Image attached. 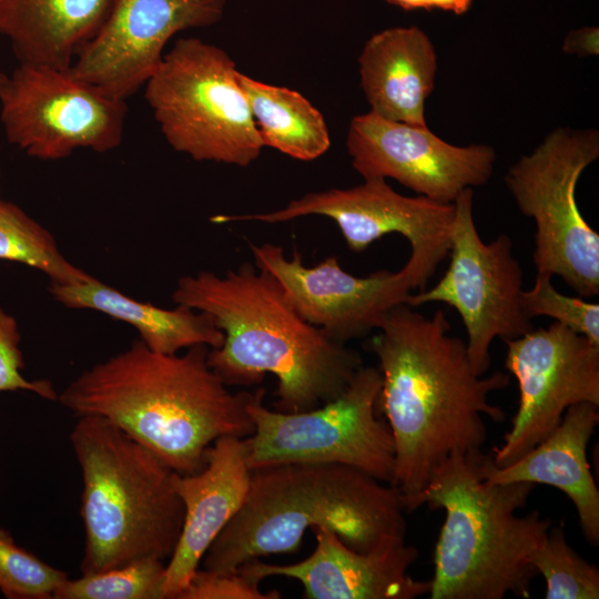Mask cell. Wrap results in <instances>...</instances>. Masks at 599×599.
<instances>
[{"mask_svg": "<svg viewBox=\"0 0 599 599\" xmlns=\"http://www.w3.org/2000/svg\"><path fill=\"white\" fill-rule=\"evenodd\" d=\"M449 331L443 309L425 316L399 304L370 339L383 380L379 406L395 445L392 486L400 491L404 507L451 453L481 449L484 417L496 423L506 418L489 395L509 386V373L476 374L466 342Z\"/></svg>", "mask_w": 599, "mask_h": 599, "instance_id": "obj_1", "label": "cell"}, {"mask_svg": "<svg viewBox=\"0 0 599 599\" xmlns=\"http://www.w3.org/2000/svg\"><path fill=\"white\" fill-rule=\"evenodd\" d=\"M206 345L161 354L142 341L72 379L58 402L75 416L105 418L173 471L190 475L206 464L222 436L248 437L251 393H232L207 364Z\"/></svg>", "mask_w": 599, "mask_h": 599, "instance_id": "obj_2", "label": "cell"}, {"mask_svg": "<svg viewBox=\"0 0 599 599\" xmlns=\"http://www.w3.org/2000/svg\"><path fill=\"white\" fill-rule=\"evenodd\" d=\"M172 300L209 314L223 331L207 364L226 385L251 386L275 375L276 410L300 413L337 398L363 366L358 352L305 321L278 281L248 262L224 275L182 276Z\"/></svg>", "mask_w": 599, "mask_h": 599, "instance_id": "obj_3", "label": "cell"}, {"mask_svg": "<svg viewBox=\"0 0 599 599\" xmlns=\"http://www.w3.org/2000/svg\"><path fill=\"white\" fill-rule=\"evenodd\" d=\"M400 491L342 464H283L252 470L244 502L202 558V568L231 572L275 554L295 552L305 532L322 527L367 552L405 537Z\"/></svg>", "mask_w": 599, "mask_h": 599, "instance_id": "obj_4", "label": "cell"}, {"mask_svg": "<svg viewBox=\"0 0 599 599\" xmlns=\"http://www.w3.org/2000/svg\"><path fill=\"white\" fill-rule=\"evenodd\" d=\"M491 454L451 453L432 473L425 488L405 504L445 510L435 547L430 599L528 598L538 575L528 559L552 526L534 510L519 516L535 488L531 483L490 484Z\"/></svg>", "mask_w": 599, "mask_h": 599, "instance_id": "obj_5", "label": "cell"}, {"mask_svg": "<svg viewBox=\"0 0 599 599\" xmlns=\"http://www.w3.org/2000/svg\"><path fill=\"white\" fill-rule=\"evenodd\" d=\"M70 443L81 471V575L154 558L167 561L184 521L170 467L99 416H80Z\"/></svg>", "mask_w": 599, "mask_h": 599, "instance_id": "obj_6", "label": "cell"}, {"mask_svg": "<svg viewBox=\"0 0 599 599\" xmlns=\"http://www.w3.org/2000/svg\"><path fill=\"white\" fill-rule=\"evenodd\" d=\"M235 62L197 38L179 39L148 79L144 98L166 142L195 161L248 166L263 143Z\"/></svg>", "mask_w": 599, "mask_h": 599, "instance_id": "obj_7", "label": "cell"}, {"mask_svg": "<svg viewBox=\"0 0 599 599\" xmlns=\"http://www.w3.org/2000/svg\"><path fill=\"white\" fill-rule=\"evenodd\" d=\"M382 383L378 368L362 366L342 395L300 413L267 408L263 388L251 393L246 410L254 430L245 437L251 471L283 464H342L392 485L394 439L377 415Z\"/></svg>", "mask_w": 599, "mask_h": 599, "instance_id": "obj_8", "label": "cell"}, {"mask_svg": "<svg viewBox=\"0 0 599 599\" xmlns=\"http://www.w3.org/2000/svg\"><path fill=\"white\" fill-rule=\"evenodd\" d=\"M598 158V130L557 128L504 177L520 212L536 223L537 273L559 276L582 298L599 294V234L578 207L576 186Z\"/></svg>", "mask_w": 599, "mask_h": 599, "instance_id": "obj_9", "label": "cell"}, {"mask_svg": "<svg viewBox=\"0 0 599 599\" xmlns=\"http://www.w3.org/2000/svg\"><path fill=\"white\" fill-rule=\"evenodd\" d=\"M473 189L455 200L446 273L428 290L412 293L407 305L440 302L456 309L467 333L466 348L476 374L490 367V345L517 338L534 328L521 306L524 273L512 255V241L500 234L485 243L473 214Z\"/></svg>", "mask_w": 599, "mask_h": 599, "instance_id": "obj_10", "label": "cell"}, {"mask_svg": "<svg viewBox=\"0 0 599 599\" xmlns=\"http://www.w3.org/2000/svg\"><path fill=\"white\" fill-rule=\"evenodd\" d=\"M125 101L77 78L70 69L19 63L11 72H0L6 138L40 160H61L78 149L104 153L118 148Z\"/></svg>", "mask_w": 599, "mask_h": 599, "instance_id": "obj_11", "label": "cell"}, {"mask_svg": "<svg viewBox=\"0 0 599 599\" xmlns=\"http://www.w3.org/2000/svg\"><path fill=\"white\" fill-rule=\"evenodd\" d=\"M250 247L254 265L278 281L298 314L341 344L378 329L390 309L406 304L414 290L425 288L438 267L410 254L399 271L357 277L342 270L334 255L307 267L297 251L287 258L275 244Z\"/></svg>", "mask_w": 599, "mask_h": 599, "instance_id": "obj_12", "label": "cell"}, {"mask_svg": "<svg viewBox=\"0 0 599 599\" xmlns=\"http://www.w3.org/2000/svg\"><path fill=\"white\" fill-rule=\"evenodd\" d=\"M504 343L505 368L518 382L519 404L502 444L493 447L496 467L545 439L570 406H599V346L586 336L554 322Z\"/></svg>", "mask_w": 599, "mask_h": 599, "instance_id": "obj_13", "label": "cell"}, {"mask_svg": "<svg viewBox=\"0 0 599 599\" xmlns=\"http://www.w3.org/2000/svg\"><path fill=\"white\" fill-rule=\"evenodd\" d=\"M364 181L351 189L307 193L276 211L221 214L212 216L211 222L281 223L306 215H322L336 222L353 252L366 250L386 234L398 233L409 242L410 254L439 265L449 252L454 203H441L423 195H402L384 179Z\"/></svg>", "mask_w": 599, "mask_h": 599, "instance_id": "obj_14", "label": "cell"}, {"mask_svg": "<svg viewBox=\"0 0 599 599\" xmlns=\"http://www.w3.org/2000/svg\"><path fill=\"white\" fill-rule=\"evenodd\" d=\"M346 146L364 180L394 179L441 203H454L464 190L486 184L496 161L489 145H454L428 126L386 120L372 111L351 120Z\"/></svg>", "mask_w": 599, "mask_h": 599, "instance_id": "obj_15", "label": "cell"}, {"mask_svg": "<svg viewBox=\"0 0 599 599\" xmlns=\"http://www.w3.org/2000/svg\"><path fill=\"white\" fill-rule=\"evenodd\" d=\"M227 0H114L103 28L77 55L70 71L108 94L126 100L158 69L177 32L217 23Z\"/></svg>", "mask_w": 599, "mask_h": 599, "instance_id": "obj_16", "label": "cell"}, {"mask_svg": "<svg viewBox=\"0 0 599 599\" xmlns=\"http://www.w3.org/2000/svg\"><path fill=\"white\" fill-rule=\"evenodd\" d=\"M316 547L304 560L275 565L253 559L237 570L262 581L286 577L300 581L306 599H414L428 595L430 580L408 570L418 558L405 537H390L367 552L348 547L334 531L313 528Z\"/></svg>", "mask_w": 599, "mask_h": 599, "instance_id": "obj_17", "label": "cell"}, {"mask_svg": "<svg viewBox=\"0 0 599 599\" xmlns=\"http://www.w3.org/2000/svg\"><path fill=\"white\" fill-rule=\"evenodd\" d=\"M251 473L245 438L236 436L217 438L200 471L175 473L174 487L184 506V521L177 545L166 561L165 599H176L200 568L210 545L240 510Z\"/></svg>", "mask_w": 599, "mask_h": 599, "instance_id": "obj_18", "label": "cell"}, {"mask_svg": "<svg viewBox=\"0 0 599 599\" xmlns=\"http://www.w3.org/2000/svg\"><path fill=\"white\" fill-rule=\"evenodd\" d=\"M599 406H570L560 424L545 439L516 461L486 473L490 484H545L561 490L572 501L582 534L592 546L599 544V490L590 471L587 447L599 423Z\"/></svg>", "mask_w": 599, "mask_h": 599, "instance_id": "obj_19", "label": "cell"}, {"mask_svg": "<svg viewBox=\"0 0 599 599\" xmlns=\"http://www.w3.org/2000/svg\"><path fill=\"white\" fill-rule=\"evenodd\" d=\"M358 63L361 87L373 113L427 126L425 103L435 87L437 54L423 30L396 27L373 34Z\"/></svg>", "mask_w": 599, "mask_h": 599, "instance_id": "obj_20", "label": "cell"}, {"mask_svg": "<svg viewBox=\"0 0 599 599\" xmlns=\"http://www.w3.org/2000/svg\"><path fill=\"white\" fill-rule=\"evenodd\" d=\"M114 0H0V34L19 63L60 70L106 22Z\"/></svg>", "mask_w": 599, "mask_h": 599, "instance_id": "obj_21", "label": "cell"}, {"mask_svg": "<svg viewBox=\"0 0 599 599\" xmlns=\"http://www.w3.org/2000/svg\"><path fill=\"white\" fill-rule=\"evenodd\" d=\"M49 292L63 306L93 309L133 326L150 349L172 355L195 345L217 348L224 333L206 313L176 304L167 309L134 300L93 277L89 282H50Z\"/></svg>", "mask_w": 599, "mask_h": 599, "instance_id": "obj_22", "label": "cell"}, {"mask_svg": "<svg viewBox=\"0 0 599 599\" xmlns=\"http://www.w3.org/2000/svg\"><path fill=\"white\" fill-rule=\"evenodd\" d=\"M238 83L264 146L301 161H312L331 146L323 114L300 92L237 72Z\"/></svg>", "mask_w": 599, "mask_h": 599, "instance_id": "obj_23", "label": "cell"}, {"mask_svg": "<svg viewBox=\"0 0 599 599\" xmlns=\"http://www.w3.org/2000/svg\"><path fill=\"white\" fill-rule=\"evenodd\" d=\"M0 260L33 267L53 283L77 284L94 277L63 256L47 229L7 201H0Z\"/></svg>", "mask_w": 599, "mask_h": 599, "instance_id": "obj_24", "label": "cell"}, {"mask_svg": "<svg viewBox=\"0 0 599 599\" xmlns=\"http://www.w3.org/2000/svg\"><path fill=\"white\" fill-rule=\"evenodd\" d=\"M166 561L145 558L103 571L67 578L52 599H165Z\"/></svg>", "mask_w": 599, "mask_h": 599, "instance_id": "obj_25", "label": "cell"}, {"mask_svg": "<svg viewBox=\"0 0 599 599\" xmlns=\"http://www.w3.org/2000/svg\"><path fill=\"white\" fill-rule=\"evenodd\" d=\"M529 564L546 580V599H598L599 570L567 541L562 526L550 527Z\"/></svg>", "mask_w": 599, "mask_h": 599, "instance_id": "obj_26", "label": "cell"}, {"mask_svg": "<svg viewBox=\"0 0 599 599\" xmlns=\"http://www.w3.org/2000/svg\"><path fill=\"white\" fill-rule=\"evenodd\" d=\"M68 573L18 546L0 528V591L8 599H52Z\"/></svg>", "mask_w": 599, "mask_h": 599, "instance_id": "obj_27", "label": "cell"}, {"mask_svg": "<svg viewBox=\"0 0 599 599\" xmlns=\"http://www.w3.org/2000/svg\"><path fill=\"white\" fill-rule=\"evenodd\" d=\"M551 278L548 274L537 273L534 286L521 292L526 315L530 319L551 317L599 346V304L559 293Z\"/></svg>", "mask_w": 599, "mask_h": 599, "instance_id": "obj_28", "label": "cell"}, {"mask_svg": "<svg viewBox=\"0 0 599 599\" xmlns=\"http://www.w3.org/2000/svg\"><path fill=\"white\" fill-rule=\"evenodd\" d=\"M20 333L13 316L0 308V393L27 390L57 400L59 393L49 379L29 380L22 376L23 355L19 347Z\"/></svg>", "mask_w": 599, "mask_h": 599, "instance_id": "obj_29", "label": "cell"}, {"mask_svg": "<svg viewBox=\"0 0 599 599\" xmlns=\"http://www.w3.org/2000/svg\"><path fill=\"white\" fill-rule=\"evenodd\" d=\"M260 581L238 570L210 571L199 568L176 599H280L277 590L262 591Z\"/></svg>", "mask_w": 599, "mask_h": 599, "instance_id": "obj_30", "label": "cell"}, {"mask_svg": "<svg viewBox=\"0 0 599 599\" xmlns=\"http://www.w3.org/2000/svg\"><path fill=\"white\" fill-rule=\"evenodd\" d=\"M598 28H582L570 31L562 44V51L568 54H576L579 58L598 55L599 39Z\"/></svg>", "mask_w": 599, "mask_h": 599, "instance_id": "obj_31", "label": "cell"}, {"mask_svg": "<svg viewBox=\"0 0 599 599\" xmlns=\"http://www.w3.org/2000/svg\"><path fill=\"white\" fill-rule=\"evenodd\" d=\"M389 4L409 11L415 9H440L455 14H464L469 10L474 0H385Z\"/></svg>", "mask_w": 599, "mask_h": 599, "instance_id": "obj_32", "label": "cell"}]
</instances>
